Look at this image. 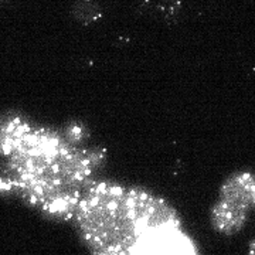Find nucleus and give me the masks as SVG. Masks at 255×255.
Segmentation results:
<instances>
[{
  "label": "nucleus",
  "mask_w": 255,
  "mask_h": 255,
  "mask_svg": "<svg viewBox=\"0 0 255 255\" xmlns=\"http://www.w3.org/2000/svg\"><path fill=\"white\" fill-rule=\"evenodd\" d=\"M78 226L95 255H130L136 241L147 233L139 217L133 189L101 183L80 201Z\"/></svg>",
  "instance_id": "obj_1"
},
{
  "label": "nucleus",
  "mask_w": 255,
  "mask_h": 255,
  "mask_svg": "<svg viewBox=\"0 0 255 255\" xmlns=\"http://www.w3.org/2000/svg\"><path fill=\"white\" fill-rule=\"evenodd\" d=\"M174 230L146 233L136 241L130 255H186L183 244L173 238Z\"/></svg>",
  "instance_id": "obj_2"
},
{
  "label": "nucleus",
  "mask_w": 255,
  "mask_h": 255,
  "mask_svg": "<svg viewBox=\"0 0 255 255\" xmlns=\"http://www.w3.org/2000/svg\"><path fill=\"white\" fill-rule=\"evenodd\" d=\"M247 219V209L231 201L221 200L213 207L211 223L214 228L224 234H234L240 231Z\"/></svg>",
  "instance_id": "obj_3"
},
{
  "label": "nucleus",
  "mask_w": 255,
  "mask_h": 255,
  "mask_svg": "<svg viewBox=\"0 0 255 255\" xmlns=\"http://www.w3.org/2000/svg\"><path fill=\"white\" fill-rule=\"evenodd\" d=\"M255 197V176L237 173L227 179L221 187V199L248 209Z\"/></svg>",
  "instance_id": "obj_4"
},
{
  "label": "nucleus",
  "mask_w": 255,
  "mask_h": 255,
  "mask_svg": "<svg viewBox=\"0 0 255 255\" xmlns=\"http://www.w3.org/2000/svg\"><path fill=\"white\" fill-rule=\"evenodd\" d=\"M73 17L81 24H91L104 16V10L97 0H75L71 7Z\"/></svg>",
  "instance_id": "obj_5"
},
{
  "label": "nucleus",
  "mask_w": 255,
  "mask_h": 255,
  "mask_svg": "<svg viewBox=\"0 0 255 255\" xmlns=\"http://www.w3.org/2000/svg\"><path fill=\"white\" fill-rule=\"evenodd\" d=\"M250 253H251V255H255V240L251 243V246H250Z\"/></svg>",
  "instance_id": "obj_6"
},
{
  "label": "nucleus",
  "mask_w": 255,
  "mask_h": 255,
  "mask_svg": "<svg viewBox=\"0 0 255 255\" xmlns=\"http://www.w3.org/2000/svg\"><path fill=\"white\" fill-rule=\"evenodd\" d=\"M251 206L255 209V197H254V200H253V204H251Z\"/></svg>",
  "instance_id": "obj_7"
}]
</instances>
